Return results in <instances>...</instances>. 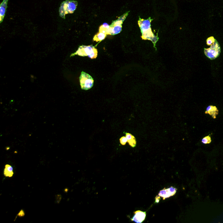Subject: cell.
<instances>
[{
    "instance_id": "1",
    "label": "cell",
    "mask_w": 223,
    "mask_h": 223,
    "mask_svg": "<svg viewBox=\"0 0 223 223\" xmlns=\"http://www.w3.org/2000/svg\"><path fill=\"white\" fill-rule=\"evenodd\" d=\"M78 5V2L75 1L66 0L62 2L59 9V15L62 18L65 19L67 14L74 12Z\"/></svg>"
},
{
    "instance_id": "2",
    "label": "cell",
    "mask_w": 223,
    "mask_h": 223,
    "mask_svg": "<svg viewBox=\"0 0 223 223\" xmlns=\"http://www.w3.org/2000/svg\"><path fill=\"white\" fill-rule=\"evenodd\" d=\"M75 55H78L83 57L88 56L91 59H94L97 58L98 51L97 48L92 46H79L78 50L71 56Z\"/></svg>"
},
{
    "instance_id": "3",
    "label": "cell",
    "mask_w": 223,
    "mask_h": 223,
    "mask_svg": "<svg viewBox=\"0 0 223 223\" xmlns=\"http://www.w3.org/2000/svg\"><path fill=\"white\" fill-rule=\"evenodd\" d=\"M221 52V46L218 42L216 40L208 48H204V53L205 56L211 60H214L220 56Z\"/></svg>"
},
{
    "instance_id": "4",
    "label": "cell",
    "mask_w": 223,
    "mask_h": 223,
    "mask_svg": "<svg viewBox=\"0 0 223 223\" xmlns=\"http://www.w3.org/2000/svg\"><path fill=\"white\" fill-rule=\"evenodd\" d=\"M79 81L81 89L83 90H87L91 89L93 86L94 80L88 74L82 72L79 77Z\"/></svg>"
},
{
    "instance_id": "5",
    "label": "cell",
    "mask_w": 223,
    "mask_h": 223,
    "mask_svg": "<svg viewBox=\"0 0 223 223\" xmlns=\"http://www.w3.org/2000/svg\"><path fill=\"white\" fill-rule=\"evenodd\" d=\"M176 191H177V189L173 186H171L170 188L167 189L164 188L162 190L160 191L158 195L162 197L163 200H164L166 199L169 198L171 196L175 195Z\"/></svg>"
},
{
    "instance_id": "6",
    "label": "cell",
    "mask_w": 223,
    "mask_h": 223,
    "mask_svg": "<svg viewBox=\"0 0 223 223\" xmlns=\"http://www.w3.org/2000/svg\"><path fill=\"white\" fill-rule=\"evenodd\" d=\"M134 215L131 219L132 221L137 223L143 222L146 217V213L141 211H137L134 212Z\"/></svg>"
},
{
    "instance_id": "7",
    "label": "cell",
    "mask_w": 223,
    "mask_h": 223,
    "mask_svg": "<svg viewBox=\"0 0 223 223\" xmlns=\"http://www.w3.org/2000/svg\"><path fill=\"white\" fill-rule=\"evenodd\" d=\"M138 24L141 28V32L147 30L151 28V20L150 19H140L138 21Z\"/></svg>"
},
{
    "instance_id": "8",
    "label": "cell",
    "mask_w": 223,
    "mask_h": 223,
    "mask_svg": "<svg viewBox=\"0 0 223 223\" xmlns=\"http://www.w3.org/2000/svg\"><path fill=\"white\" fill-rule=\"evenodd\" d=\"M218 113H219V111L217 107L212 105L209 106L207 108L206 111L205 112V114H209L211 116L213 119H216V116L218 114Z\"/></svg>"
},
{
    "instance_id": "9",
    "label": "cell",
    "mask_w": 223,
    "mask_h": 223,
    "mask_svg": "<svg viewBox=\"0 0 223 223\" xmlns=\"http://www.w3.org/2000/svg\"><path fill=\"white\" fill-rule=\"evenodd\" d=\"M142 33V39L144 40H149L155 42L156 37L155 36H154V35H153L151 28L143 32Z\"/></svg>"
},
{
    "instance_id": "10",
    "label": "cell",
    "mask_w": 223,
    "mask_h": 223,
    "mask_svg": "<svg viewBox=\"0 0 223 223\" xmlns=\"http://www.w3.org/2000/svg\"><path fill=\"white\" fill-rule=\"evenodd\" d=\"M8 1V0H3V2L1 3L0 5V23H2L4 20Z\"/></svg>"
},
{
    "instance_id": "11",
    "label": "cell",
    "mask_w": 223,
    "mask_h": 223,
    "mask_svg": "<svg viewBox=\"0 0 223 223\" xmlns=\"http://www.w3.org/2000/svg\"><path fill=\"white\" fill-rule=\"evenodd\" d=\"M4 174L6 177H12L14 174L13 168L12 166L9 164H6L4 169Z\"/></svg>"
},
{
    "instance_id": "12",
    "label": "cell",
    "mask_w": 223,
    "mask_h": 223,
    "mask_svg": "<svg viewBox=\"0 0 223 223\" xmlns=\"http://www.w3.org/2000/svg\"><path fill=\"white\" fill-rule=\"evenodd\" d=\"M99 32L106 34V35H110V26L107 23H104L99 28Z\"/></svg>"
},
{
    "instance_id": "13",
    "label": "cell",
    "mask_w": 223,
    "mask_h": 223,
    "mask_svg": "<svg viewBox=\"0 0 223 223\" xmlns=\"http://www.w3.org/2000/svg\"><path fill=\"white\" fill-rule=\"evenodd\" d=\"M122 25H113L110 27V35H115L119 34L122 31Z\"/></svg>"
},
{
    "instance_id": "14",
    "label": "cell",
    "mask_w": 223,
    "mask_h": 223,
    "mask_svg": "<svg viewBox=\"0 0 223 223\" xmlns=\"http://www.w3.org/2000/svg\"><path fill=\"white\" fill-rule=\"evenodd\" d=\"M107 35L104 33L99 32L97 35H95L93 37V41L97 42L102 41L106 38Z\"/></svg>"
},
{
    "instance_id": "15",
    "label": "cell",
    "mask_w": 223,
    "mask_h": 223,
    "mask_svg": "<svg viewBox=\"0 0 223 223\" xmlns=\"http://www.w3.org/2000/svg\"><path fill=\"white\" fill-rule=\"evenodd\" d=\"M201 142L202 143H204V144H209V143H210L211 142V140L210 136H208L205 137L202 139Z\"/></svg>"
},
{
    "instance_id": "16",
    "label": "cell",
    "mask_w": 223,
    "mask_h": 223,
    "mask_svg": "<svg viewBox=\"0 0 223 223\" xmlns=\"http://www.w3.org/2000/svg\"><path fill=\"white\" fill-rule=\"evenodd\" d=\"M216 41V40L213 37H211L207 38V44L209 46H211Z\"/></svg>"
},
{
    "instance_id": "17",
    "label": "cell",
    "mask_w": 223,
    "mask_h": 223,
    "mask_svg": "<svg viewBox=\"0 0 223 223\" xmlns=\"http://www.w3.org/2000/svg\"><path fill=\"white\" fill-rule=\"evenodd\" d=\"M128 143H129L130 146L132 147H134L136 146V141L135 138L132 139V140H130V141H128Z\"/></svg>"
},
{
    "instance_id": "18",
    "label": "cell",
    "mask_w": 223,
    "mask_h": 223,
    "mask_svg": "<svg viewBox=\"0 0 223 223\" xmlns=\"http://www.w3.org/2000/svg\"><path fill=\"white\" fill-rule=\"evenodd\" d=\"M120 143L122 145H125L128 142V140L126 137L123 136L121 137L120 140Z\"/></svg>"
},
{
    "instance_id": "19",
    "label": "cell",
    "mask_w": 223,
    "mask_h": 223,
    "mask_svg": "<svg viewBox=\"0 0 223 223\" xmlns=\"http://www.w3.org/2000/svg\"><path fill=\"white\" fill-rule=\"evenodd\" d=\"M124 19H120L115 22L113 23V25H122L123 21Z\"/></svg>"
},
{
    "instance_id": "20",
    "label": "cell",
    "mask_w": 223,
    "mask_h": 223,
    "mask_svg": "<svg viewBox=\"0 0 223 223\" xmlns=\"http://www.w3.org/2000/svg\"><path fill=\"white\" fill-rule=\"evenodd\" d=\"M126 137L128 141H130V140H132V139L135 138V137L132 136V134H130L129 133H126Z\"/></svg>"
},
{
    "instance_id": "21",
    "label": "cell",
    "mask_w": 223,
    "mask_h": 223,
    "mask_svg": "<svg viewBox=\"0 0 223 223\" xmlns=\"http://www.w3.org/2000/svg\"><path fill=\"white\" fill-rule=\"evenodd\" d=\"M160 198H161V196H159V195L156 196L155 198V202L156 203H158L159 202Z\"/></svg>"
},
{
    "instance_id": "22",
    "label": "cell",
    "mask_w": 223,
    "mask_h": 223,
    "mask_svg": "<svg viewBox=\"0 0 223 223\" xmlns=\"http://www.w3.org/2000/svg\"><path fill=\"white\" fill-rule=\"evenodd\" d=\"M18 215L19 216H20V217H23V216L25 215V213H24V211H23L22 210L20 212V213H19Z\"/></svg>"
}]
</instances>
